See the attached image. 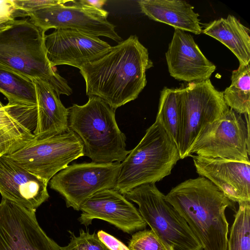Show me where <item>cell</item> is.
Masks as SVG:
<instances>
[{
  "mask_svg": "<svg viewBox=\"0 0 250 250\" xmlns=\"http://www.w3.org/2000/svg\"><path fill=\"white\" fill-rule=\"evenodd\" d=\"M152 66L147 49L136 35H130L79 69L86 95L101 98L115 110L138 97Z\"/></svg>",
  "mask_w": 250,
  "mask_h": 250,
  "instance_id": "cell-1",
  "label": "cell"
},
{
  "mask_svg": "<svg viewBox=\"0 0 250 250\" xmlns=\"http://www.w3.org/2000/svg\"><path fill=\"white\" fill-rule=\"evenodd\" d=\"M185 220L201 243L203 250H227L229 223L225 210L235 208L211 181L199 176L173 188L165 195Z\"/></svg>",
  "mask_w": 250,
  "mask_h": 250,
  "instance_id": "cell-2",
  "label": "cell"
},
{
  "mask_svg": "<svg viewBox=\"0 0 250 250\" xmlns=\"http://www.w3.org/2000/svg\"><path fill=\"white\" fill-rule=\"evenodd\" d=\"M45 32L27 20H15L0 31V65L32 79L49 83L57 95L72 90L52 67L46 56Z\"/></svg>",
  "mask_w": 250,
  "mask_h": 250,
  "instance_id": "cell-3",
  "label": "cell"
},
{
  "mask_svg": "<svg viewBox=\"0 0 250 250\" xmlns=\"http://www.w3.org/2000/svg\"><path fill=\"white\" fill-rule=\"evenodd\" d=\"M68 128L82 142L84 156L97 163L122 162L129 154L115 109L101 98L89 97L83 105L68 108Z\"/></svg>",
  "mask_w": 250,
  "mask_h": 250,
  "instance_id": "cell-4",
  "label": "cell"
},
{
  "mask_svg": "<svg viewBox=\"0 0 250 250\" xmlns=\"http://www.w3.org/2000/svg\"><path fill=\"white\" fill-rule=\"evenodd\" d=\"M180 159L177 146L156 119L121 163L114 189L125 196L137 187L155 184L170 175Z\"/></svg>",
  "mask_w": 250,
  "mask_h": 250,
  "instance_id": "cell-5",
  "label": "cell"
},
{
  "mask_svg": "<svg viewBox=\"0 0 250 250\" xmlns=\"http://www.w3.org/2000/svg\"><path fill=\"white\" fill-rule=\"evenodd\" d=\"M125 196L138 205V211L146 224L174 250L203 249L185 220L166 200L155 184L137 187Z\"/></svg>",
  "mask_w": 250,
  "mask_h": 250,
  "instance_id": "cell-6",
  "label": "cell"
},
{
  "mask_svg": "<svg viewBox=\"0 0 250 250\" xmlns=\"http://www.w3.org/2000/svg\"><path fill=\"white\" fill-rule=\"evenodd\" d=\"M180 123L178 150L181 159L190 156L200 135L209 124L221 118L229 107L223 92L210 80L188 83L179 88Z\"/></svg>",
  "mask_w": 250,
  "mask_h": 250,
  "instance_id": "cell-7",
  "label": "cell"
},
{
  "mask_svg": "<svg viewBox=\"0 0 250 250\" xmlns=\"http://www.w3.org/2000/svg\"><path fill=\"white\" fill-rule=\"evenodd\" d=\"M18 165L48 183L73 161L84 156L80 138L69 129L62 134L35 138L18 150L4 155Z\"/></svg>",
  "mask_w": 250,
  "mask_h": 250,
  "instance_id": "cell-8",
  "label": "cell"
},
{
  "mask_svg": "<svg viewBox=\"0 0 250 250\" xmlns=\"http://www.w3.org/2000/svg\"><path fill=\"white\" fill-rule=\"evenodd\" d=\"M229 108L218 120L203 130L190 151V156L223 158L250 162V115Z\"/></svg>",
  "mask_w": 250,
  "mask_h": 250,
  "instance_id": "cell-9",
  "label": "cell"
},
{
  "mask_svg": "<svg viewBox=\"0 0 250 250\" xmlns=\"http://www.w3.org/2000/svg\"><path fill=\"white\" fill-rule=\"evenodd\" d=\"M108 13L83 4L78 0H63L30 12L31 21L45 32L50 28L68 29L86 34L104 36L118 43L122 41L115 31V26L109 22Z\"/></svg>",
  "mask_w": 250,
  "mask_h": 250,
  "instance_id": "cell-10",
  "label": "cell"
},
{
  "mask_svg": "<svg viewBox=\"0 0 250 250\" xmlns=\"http://www.w3.org/2000/svg\"><path fill=\"white\" fill-rule=\"evenodd\" d=\"M121 163L73 164L49 181L50 188L64 199L67 208L80 210L82 204L99 191L114 188Z\"/></svg>",
  "mask_w": 250,
  "mask_h": 250,
  "instance_id": "cell-11",
  "label": "cell"
},
{
  "mask_svg": "<svg viewBox=\"0 0 250 250\" xmlns=\"http://www.w3.org/2000/svg\"><path fill=\"white\" fill-rule=\"evenodd\" d=\"M0 250H60V247L40 227L36 210L2 198Z\"/></svg>",
  "mask_w": 250,
  "mask_h": 250,
  "instance_id": "cell-12",
  "label": "cell"
},
{
  "mask_svg": "<svg viewBox=\"0 0 250 250\" xmlns=\"http://www.w3.org/2000/svg\"><path fill=\"white\" fill-rule=\"evenodd\" d=\"M44 45L52 67L66 64L79 69L101 57L112 47L98 37L62 28L45 35Z\"/></svg>",
  "mask_w": 250,
  "mask_h": 250,
  "instance_id": "cell-13",
  "label": "cell"
},
{
  "mask_svg": "<svg viewBox=\"0 0 250 250\" xmlns=\"http://www.w3.org/2000/svg\"><path fill=\"white\" fill-rule=\"evenodd\" d=\"M80 210L82 213L78 220L85 226L99 219L130 233L147 225L134 206L114 188L96 192L82 204Z\"/></svg>",
  "mask_w": 250,
  "mask_h": 250,
  "instance_id": "cell-14",
  "label": "cell"
},
{
  "mask_svg": "<svg viewBox=\"0 0 250 250\" xmlns=\"http://www.w3.org/2000/svg\"><path fill=\"white\" fill-rule=\"evenodd\" d=\"M196 172L233 202H250V162L190 156Z\"/></svg>",
  "mask_w": 250,
  "mask_h": 250,
  "instance_id": "cell-15",
  "label": "cell"
},
{
  "mask_svg": "<svg viewBox=\"0 0 250 250\" xmlns=\"http://www.w3.org/2000/svg\"><path fill=\"white\" fill-rule=\"evenodd\" d=\"M168 72L178 81L188 83L207 80L216 66L203 54L193 37L175 29L166 53Z\"/></svg>",
  "mask_w": 250,
  "mask_h": 250,
  "instance_id": "cell-16",
  "label": "cell"
},
{
  "mask_svg": "<svg viewBox=\"0 0 250 250\" xmlns=\"http://www.w3.org/2000/svg\"><path fill=\"white\" fill-rule=\"evenodd\" d=\"M47 184L4 155L0 156V193L2 198L36 210L49 197Z\"/></svg>",
  "mask_w": 250,
  "mask_h": 250,
  "instance_id": "cell-17",
  "label": "cell"
},
{
  "mask_svg": "<svg viewBox=\"0 0 250 250\" xmlns=\"http://www.w3.org/2000/svg\"><path fill=\"white\" fill-rule=\"evenodd\" d=\"M35 85L38 116L33 134L43 138L65 132L68 128V108L62 103L53 87L40 79H33Z\"/></svg>",
  "mask_w": 250,
  "mask_h": 250,
  "instance_id": "cell-18",
  "label": "cell"
},
{
  "mask_svg": "<svg viewBox=\"0 0 250 250\" xmlns=\"http://www.w3.org/2000/svg\"><path fill=\"white\" fill-rule=\"evenodd\" d=\"M138 2L142 12L155 21L196 35L202 33L199 15L185 0H140Z\"/></svg>",
  "mask_w": 250,
  "mask_h": 250,
  "instance_id": "cell-19",
  "label": "cell"
},
{
  "mask_svg": "<svg viewBox=\"0 0 250 250\" xmlns=\"http://www.w3.org/2000/svg\"><path fill=\"white\" fill-rule=\"evenodd\" d=\"M202 32L221 42L237 57L239 64L250 62V29L235 17L229 15L204 24Z\"/></svg>",
  "mask_w": 250,
  "mask_h": 250,
  "instance_id": "cell-20",
  "label": "cell"
},
{
  "mask_svg": "<svg viewBox=\"0 0 250 250\" xmlns=\"http://www.w3.org/2000/svg\"><path fill=\"white\" fill-rule=\"evenodd\" d=\"M229 108L240 114L250 115V65L239 64L233 70L231 84L222 92Z\"/></svg>",
  "mask_w": 250,
  "mask_h": 250,
  "instance_id": "cell-21",
  "label": "cell"
},
{
  "mask_svg": "<svg viewBox=\"0 0 250 250\" xmlns=\"http://www.w3.org/2000/svg\"><path fill=\"white\" fill-rule=\"evenodd\" d=\"M180 114L179 88L164 87L161 91L156 119L159 121L178 148Z\"/></svg>",
  "mask_w": 250,
  "mask_h": 250,
  "instance_id": "cell-22",
  "label": "cell"
},
{
  "mask_svg": "<svg viewBox=\"0 0 250 250\" xmlns=\"http://www.w3.org/2000/svg\"><path fill=\"white\" fill-rule=\"evenodd\" d=\"M0 92L7 99L37 104L33 79L0 65Z\"/></svg>",
  "mask_w": 250,
  "mask_h": 250,
  "instance_id": "cell-23",
  "label": "cell"
},
{
  "mask_svg": "<svg viewBox=\"0 0 250 250\" xmlns=\"http://www.w3.org/2000/svg\"><path fill=\"white\" fill-rule=\"evenodd\" d=\"M4 106L0 102V150L3 155L18 150L35 137L5 111Z\"/></svg>",
  "mask_w": 250,
  "mask_h": 250,
  "instance_id": "cell-24",
  "label": "cell"
},
{
  "mask_svg": "<svg viewBox=\"0 0 250 250\" xmlns=\"http://www.w3.org/2000/svg\"><path fill=\"white\" fill-rule=\"evenodd\" d=\"M238 204L228 241V249L250 250V202Z\"/></svg>",
  "mask_w": 250,
  "mask_h": 250,
  "instance_id": "cell-25",
  "label": "cell"
},
{
  "mask_svg": "<svg viewBox=\"0 0 250 250\" xmlns=\"http://www.w3.org/2000/svg\"><path fill=\"white\" fill-rule=\"evenodd\" d=\"M8 104L4 106L5 111L20 125L32 134L35 131L38 116L37 104L7 99Z\"/></svg>",
  "mask_w": 250,
  "mask_h": 250,
  "instance_id": "cell-26",
  "label": "cell"
},
{
  "mask_svg": "<svg viewBox=\"0 0 250 250\" xmlns=\"http://www.w3.org/2000/svg\"><path fill=\"white\" fill-rule=\"evenodd\" d=\"M129 250H174L164 242L151 229L140 230L132 235L128 243Z\"/></svg>",
  "mask_w": 250,
  "mask_h": 250,
  "instance_id": "cell-27",
  "label": "cell"
},
{
  "mask_svg": "<svg viewBox=\"0 0 250 250\" xmlns=\"http://www.w3.org/2000/svg\"><path fill=\"white\" fill-rule=\"evenodd\" d=\"M70 241L66 246L60 247V250H110L99 238L95 232L89 233L88 231L81 229L79 236H76L72 231Z\"/></svg>",
  "mask_w": 250,
  "mask_h": 250,
  "instance_id": "cell-28",
  "label": "cell"
},
{
  "mask_svg": "<svg viewBox=\"0 0 250 250\" xmlns=\"http://www.w3.org/2000/svg\"><path fill=\"white\" fill-rule=\"evenodd\" d=\"M14 6L17 9L26 12L27 14L44 7L56 5L63 1L62 0H12Z\"/></svg>",
  "mask_w": 250,
  "mask_h": 250,
  "instance_id": "cell-29",
  "label": "cell"
},
{
  "mask_svg": "<svg viewBox=\"0 0 250 250\" xmlns=\"http://www.w3.org/2000/svg\"><path fill=\"white\" fill-rule=\"evenodd\" d=\"M97 235L100 240L110 250H129L122 242L103 230H99Z\"/></svg>",
  "mask_w": 250,
  "mask_h": 250,
  "instance_id": "cell-30",
  "label": "cell"
},
{
  "mask_svg": "<svg viewBox=\"0 0 250 250\" xmlns=\"http://www.w3.org/2000/svg\"><path fill=\"white\" fill-rule=\"evenodd\" d=\"M15 20L7 17H0V31L11 26Z\"/></svg>",
  "mask_w": 250,
  "mask_h": 250,
  "instance_id": "cell-31",
  "label": "cell"
},
{
  "mask_svg": "<svg viewBox=\"0 0 250 250\" xmlns=\"http://www.w3.org/2000/svg\"><path fill=\"white\" fill-rule=\"evenodd\" d=\"M5 12V7L2 0H0V17H3Z\"/></svg>",
  "mask_w": 250,
  "mask_h": 250,
  "instance_id": "cell-32",
  "label": "cell"
},
{
  "mask_svg": "<svg viewBox=\"0 0 250 250\" xmlns=\"http://www.w3.org/2000/svg\"><path fill=\"white\" fill-rule=\"evenodd\" d=\"M1 155H3V154H2V153L1 152V151L0 150V156Z\"/></svg>",
  "mask_w": 250,
  "mask_h": 250,
  "instance_id": "cell-33",
  "label": "cell"
},
{
  "mask_svg": "<svg viewBox=\"0 0 250 250\" xmlns=\"http://www.w3.org/2000/svg\"><path fill=\"white\" fill-rule=\"evenodd\" d=\"M203 250V249H202V250Z\"/></svg>",
  "mask_w": 250,
  "mask_h": 250,
  "instance_id": "cell-34",
  "label": "cell"
}]
</instances>
